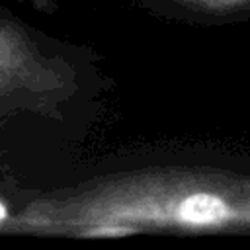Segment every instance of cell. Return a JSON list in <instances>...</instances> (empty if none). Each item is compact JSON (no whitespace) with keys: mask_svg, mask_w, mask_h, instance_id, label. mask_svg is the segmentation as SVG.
Returning a JSON list of instances; mask_svg holds the SVG:
<instances>
[{"mask_svg":"<svg viewBox=\"0 0 250 250\" xmlns=\"http://www.w3.org/2000/svg\"><path fill=\"white\" fill-rule=\"evenodd\" d=\"M80 84L74 64L0 14V131L16 117L62 119Z\"/></svg>","mask_w":250,"mask_h":250,"instance_id":"cell-2","label":"cell"},{"mask_svg":"<svg viewBox=\"0 0 250 250\" xmlns=\"http://www.w3.org/2000/svg\"><path fill=\"white\" fill-rule=\"evenodd\" d=\"M180 6L211 16H232L246 12L250 8V0H174Z\"/></svg>","mask_w":250,"mask_h":250,"instance_id":"cell-3","label":"cell"},{"mask_svg":"<svg viewBox=\"0 0 250 250\" xmlns=\"http://www.w3.org/2000/svg\"><path fill=\"white\" fill-rule=\"evenodd\" d=\"M10 219V213H8V207L4 203H0V227Z\"/></svg>","mask_w":250,"mask_h":250,"instance_id":"cell-4","label":"cell"},{"mask_svg":"<svg viewBox=\"0 0 250 250\" xmlns=\"http://www.w3.org/2000/svg\"><path fill=\"white\" fill-rule=\"evenodd\" d=\"M250 232V176L150 168L47 193L0 227L10 234L129 236L139 232Z\"/></svg>","mask_w":250,"mask_h":250,"instance_id":"cell-1","label":"cell"}]
</instances>
